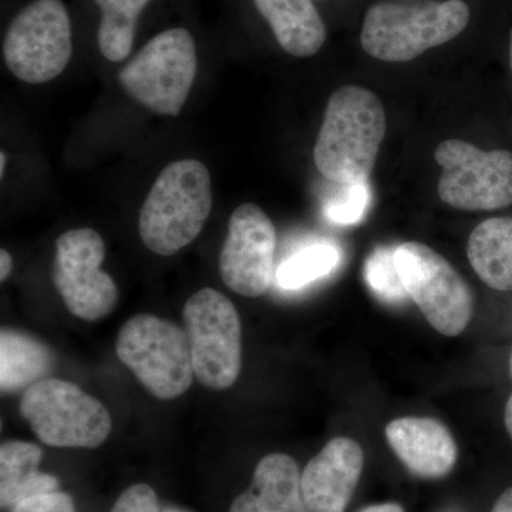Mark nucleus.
<instances>
[{
    "mask_svg": "<svg viewBox=\"0 0 512 512\" xmlns=\"http://www.w3.org/2000/svg\"><path fill=\"white\" fill-rule=\"evenodd\" d=\"M301 470L288 454H268L255 467L247 491L232 501L229 512H308Z\"/></svg>",
    "mask_w": 512,
    "mask_h": 512,
    "instance_id": "15",
    "label": "nucleus"
},
{
    "mask_svg": "<svg viewBox=\"0 0 512 512\" xmlns=\"http://www.w3.org/2000/svg\"><path fill=\"white\" fill-rule=\"evenodd\" d=\"M468 261L495 291H512V218H490L471 232Z\"/></svg>",
    "mask_w": 512,
    "mask_h": 512,
    "instance_id": "18",
    "label": "nucleus"
},
{
    "mask_svg": "<svg viewBox=\"0 0 512 512\" xmlns=\"http://www.w3.org/2000/svg\"><path fill=\"white\" fill-rule=\"evenodd\" d=\"M19 413L37 439L56 448H97L109 439L107 407L77 384L47 377L23 393Z\"/></svg>",
    "mask_w": 512,
    "mask_h": 512,
    "instance_id": "5",
    "label": "nucleus"
},
{
    "mask_svg": "<svg viewBox=\"0 0 512 512\" xmlns=\"http://www.w3.org/2000/svg\"><path fill=\"white\" fill-rule=\"evenodd\" d=\"M468 22L470 8L463 0L423 5L376 3L367 10L360 42L367 55L377 60L410 62L426 50L456 39Z\"/></svg>",
    "mask_w": 512,
    "mask_h": 512,
    "instance_id": "3",
    "label": "nucleus"
},
{
    "mask_svg": "<svg viewBox=\"0 0 512 512\" xmlns=\"http://www.w3.org/2000/svg\"><path fill=\"white\" fill-rule=\"evenodd\" d=\"M510 64H511V72H512V32H511V39H510Z\"/></svg>",
    "mask_w": 512,
    "mask_h": 512,
    "instance_id": "31",
    "label": "nucleus"
},
{
    "mask_svg": "<svg viewBox=\"0 0 512 512\" xmlns=\"http://www.w3.org/2000/svg\"><path fill=\"white\" fill-rule=\"evenodd\" d=\"M387 443L414 476L437 480L453 471L458 447L446 424L429 417H400L384 430Z\"/></svg>",
    "mask_w": 512,
    "mask_h": 512,
    "instance_id": "14",
    "label": "nucleus"
},
{
    "mask_svg": "<svg viewBox=\"0 0 512 512\" xmlns=\"http://www.w3.org/2000/svg\"><path fill=\"white\" fill-rule=\"evenodd\" d=\"M505 427H507L508 434H510L512 440V394L508 399L507 406H505Z\"/></svg>",
    "mask_w": 512,
    "mask_h": 512,
    "instance_id": "29",
    "label": "nucleus"
},
{
    "mask_svg": "<svg viewBox=\"0 0 512 512\" xmlns=\"http://www.w3.org/2000/svg\"><path fill=\"white\" fill-rule=\"evenodd\" d=\"M359 512H406L403 510L402 505L397 503H383V504H373L369 505V507L363 508L362 511Z\"/></svg>",
    "mask_w": 512,
    "mask_h": 512,
    "instance_id": "28",
    "label": "nucleus"
},
{
    "mask_svg": "<svg viewBox=\"0 0 512 512\" xmlns=\"http://www.w3.org/2000/svg\"><path fill=\"white\" fill-rule=\"evenodd\" d=\"M116 353L158 400L177 399L194 382L190 340L171 320L148 313L133 316L119 330Z\"/></svg>",
    "mask_w": 512,
    "mask_h": 512,
    "instance_id": "4",
    "label": "nucleus"
},
{
    "mask_svg": "<svg viewBox=\"0 0 512 512\" xmlns=\"http://www.w3.org/2000/svg\"><path fill=\"white\" fill-rule=\"evenodd\" d=\"M5 164H6V154L5 151H2V154H0V174H5Z\"/></svg>",
    "mask_w": 512,
    "mask_h": 512,
    "instance_id": "30",
    "label": "nucleus"
},
{
    "mask_svg": "<svg viewBox=\"0 0 512 512\" xmlns=\"http://www.w3.org/2000/svg\"><path fill=\"white\" fill-rule=\"evenodd\" d=\"M491 512H512V487L500 495Z\"/></svg>",
    "mask_w": 512,
    "mask_h": 512,
    "instance_id": "27",
    "label": "nucleus"
},
{
    "mask_svg": "<svg viewBox=\"0 0 512 512\" xmlns=\"http://www.w3.org/2000/svg\"><path fill=\"white\" fill-rule=\"evenodd\" d=\"M443 167L441 201L463 211H494L512 205V153L483 151L461 140H446L434 153Z\"/></svg>",
    "mask_w": 512,
    "mask_h": 512,
    "instance_id": "10",
    "label": "nucleus"
},
{
    "mask_svg": "<svg viewBox=\"0 0 512 512\" xmlns=\"http://www.w3.org/2000/svg\"><path fill=\"white\" fill-rule=\"evenodd\" d=\"M365 466L357 441L335 437L303 468L302 495L308 512H346Z\"/></svg>",
    "mask_w": 512,
    "mask_h": 512,
    "instance_id": "13",
    "label": "nucleus"
},
{
    "mask_svg": "<svg viewBox=\"0 0 512 512\" xmlns=\"http://www.w3.org/2000/svg\"><path fill=\"white\" fill-rule=\"evenodd\" d=\"M13 268V258L9 251L2 249L0 251V281L5 282L9 278Z\"/></svg>",
    "mask_w": 512,
    "mask_h": 512,
    "instance_id": "26",
    "label": "nucleus"
},
{
    "mask_svg": "<svg viewBox=\"0 0 512 512\" xmlns=\"http://www.w3.org/2000/svg\"><path fill=\"white\" fill-rule=\"evenodd\" d=\"M197 47L188 30H165L153 37L119 73L124 92L160 116L183 110L197 74Z\"/></svg>",
    "mask_w": 512,
    "mask_h": 512,
    "instance_id": "6",
    "label": "nucleus"
},
{
    "mask_svg": "<svg viewBox=\"0 0 512 512\" xmlns=\"http://www.w3.org/2000/svg\"><path fill=\"white\" fill-rule=\"evenodd\" d=\"M394 258L407 295L427 322L448 338L461 335L473 318L474 298L454 266L421 242H403Z\"/></svg>",
    "mask_w": 512,
    "mask_h": 512,
    "instance_id": "8",
    "label": "nucleus"
},
{
    "mask_svg": "<svg viewBox=\"0 0 512 512\" xmlns=\"http://www.w3.org/2000/svg\"><path fill=\"white\" fill-rule=\"evenodd\" d=\"M510 370H511V376H512V355H511V360H510Z\"/></svg>",
    "mask_w": 512,
    "mask_h": 512,
    "instance_id": "32",
    "label": "nucleus"
},
{
    "mask_svg": "<svg viewBox=\"0 0 512 512\" xmlns=\"http://www.w3.org/2000/svg\"><path fill=\"white\" fill-rule=\"evenodd\" d=\"M110 512H160V501L150 485L134 484L120 494Z\"/></svg>",
    "mask_w": 512,
    "mask_h": 512,
    "instance_id": "24",
    "label": "nucleus"
},
{
    "mask_svg": "<svg viewBox=\"0 0 512 512\" xmlns=\"http://www.w3.org/2000/svg\"><path fill=\"white\" fill-rule=\"evenodd\" d=\"M276 229L258 205L245 202L232 212L220 254L222 281L231 291L259 298L274 278Z\"/></svg>",
    "mask_w": 512,
    "mask_h": 512,
    "instance_id": "12",
    "label": "nucleus"
},
{
    "mask_svg": "<svg viewBox=\"0 0 512 512\" xmlns=\"http://www.w3.org/2000/svg\"><path fill=\"white\" fill-rule=\"evenodd\" d=\"M183 318L195 377L215 392L234 386L242 369V325L234 303L204 288L185 302Z\"/></svg>",
    "mask_w": 512,
    "mask_h": 512,
    "instance_id": "7",
    "label": "nucleus"
},
{
    "mask_svg": "<svg viewBox=\"0 0 512 512\" xmlns=\"http://www.w3.org/2000/svg\"><path fill=\"white\" fill-rule=\"evenodd\" d=\"M365 279L370 291L387 303H403L409 298L397 269L394 248H376L365 264Z\"/></svg>",
    "mask_w": 512,
    "mask_h": 512,
    "instance_id": "22",
    "label": "nucleus"
},
{
    "mask_svg": "<svg viewBox=\"0 0 512 512\" xmlns=\"http://www.w3.org/2000/svg\"><path fill=\"white\" fill-rule=\"evenodd\" d=\"M106 244L92 228L70 229L56 241L53 284L76 318L97 322L109 316L119 301V289L101 269Z\"/></svg>",
    "mask_w": 512,
    "mask_h": 512,
    "instance_id": "11",
    "label": "nucleus"
},
{
    "mask_svg": "<svg viewBox=\"0 0 512 512\" xmlns=\"http://www.w3.org/2000/svg\"><path fill=\"white\" fill-rule=\"evenodd\" d=\"M10 512H77L73 498L63 491L35 495L20 501Z\"/></svg>",
    "mask_w": 512,
    "mask_h": 512,
    "instance_id": "25",
    "label": "nucleus"
},
{
    "mask_svg": "<svg viewBox=\"0 0 512 512\" xmlns=\"http://www.w3.org/2000/svg\"><path fill=\"white\" fill-rule=\"evenodd\" d=\"M340 261L342 254L335 245L328 242L309 245L299 249L279 265L276 282L286 291H296L332 274Z\"/></svg>",
    "mask_w": 512,
    "mask_h": 512,
    "instance_id": "21",
    "label": "nucleus"
},
{
    "mask_svg": "<svg viewBox=\"0 0 512 512\" xmlns=\"http://www.w3.org/2000/svg\"><path fill=\"white\" fill-rule=\"evenodd\" d=\"M72 23L62 0H35L10 23L3 57L22 82H50L72 59Z\"/></svg>",
    "mask_w": 512,
    "mask_h": 512,
    "instance_id": "9",
    "label": "nucleus"
},
{
    "mask_svg": "<svg viewBox=\"0 0 512 512\" xmlns=\"http://www.w3.org/2000/svg\"><path fill=\"white\" fill-rule=\"evenodd\" d=\"M43 450L30 441L8 440L0 446V505L15 507L35 495L59 491V480L40 471Z\"/></svg>",
    "mask_w": 512,
    "mask_h": 512,
    "instance_id": "17",
    "label": "nucleus"
},
{
    "mask_svg": "<svg viewBox=\"0 0 512 512\" xmlns=\"http://www.w3.org/2000/svg\"><path fill=\"white\" fill-rule=\"evenodd\" d=\"M211 208L208 168L192 158L174 161L158 175L141 208V241L154 254H177L201 234Z\"/></svg>",
    "mask_w": 512,
    "mask_h": 512,
    "instance_id": "2",
    "label": "nucleus"
},
{
    "mask_svg": "<svg viewBox=\"0 0 512 512\" xmlns=\"http://www.w3.org/2000/svg\"><path fill=\"white\" fill-rule=\"evenodd\" d=\"M286 53L316 55L326 40V28L312 0H254Z\"/></svg>",
    "mask_w": 512,
    "mask_h": 512,
    "instance_id": "16",
    "label": "nucleus"
},
{
    "mask_svg": "<svg viewBox=\"0 0 512 512\" xmlns=\"http://www.w3.org/2000/svg\"><path fill=\"white\" fill-rule=\"evenodd\" d=\"M386 134L379 97L365 87H340L330 96L313 150L323 177L339 184L365 181L375 168Z\"/></svg>",
    "mask_w": 512,
    "mask_h": 512,
    "instance_id": "1",
    "label": "nucleus"
},
{
    "mask_svg": "<svg viewBox=\"0 0 512 512\" xmlns=\"http://www.w3.org/2000/svg\"><path fill=\"white\" fill-rule=\"evenodd\" d=\"M101 9L99 47L110 62H121L130 55L138 18L150 0H94Z\"/></svg>",
    "mask_w": 512,
    "mask_h": 512,
    "instance_id": "20",
    "label": "nucleus"
},
{
    "mask_svg": "<svg viewBox=\"0 0 512 512\" xmlns=\"http://www.w3.org/2000/svg\"><path fill=\"white\" fill-rule=\"evenodd\" d=\"M53 356L42 340L18 329L0 332V387L3 394L28 390L47 379Z\"/></svg>",
    "mask_w": 512,
    "mask_h": 512,
    "instance_id": "19",
    "label": "nucleus"
},
{
    "mask_svg": "<svg viewBox=\"0 0 512 512\" xmlns=\"http://www.w3.org/2000/svg\"><path fill=\"white\" fill-rule=\"evenodd\" d=\"M343 185L345 190L325 205V217L332 224L349 227L359 224L365 218L372 201V192L367 180Z\"/></svg>",
    "mask_w": 512,
    "mask_h": 512,
    "instance_id": "23",
    "label": "nucleus"
}]
</instances>
